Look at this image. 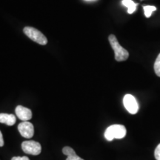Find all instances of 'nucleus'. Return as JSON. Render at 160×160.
Masks as SVG:
<instances>
[{"label": "nucleus", "mask_w": 160, "mask_h": 160, "mask_svg": "<svg viewBox=\"0 0 160 160\" xmlns=\"http://www.w3.org/2000/svg\"><path fill=\"white\" fill-rule=\"evenodd\" d=\"M154 156L157 160H160V144L157 145V147L156 148L155 152H154Z\"/></svg>", "instance_id": "nucleus-13"}, {"label": "nucleus", "mask_w": 160, "mask_h": 160, "mask_svg": "<svg viewBox=\"0 0 160 160\" xmlns=\"http://www.w3.org/2000/svg\"><path fill=\"white\" fill-rule=\"evenodd\" d=\"M62 152L64 154L68 157L66 160H84L81 157H79V156H77L76 152L74 151V150L71 148V147L66 146V147L63 148Z\"/></svg>", "instance_id": "nucleus-9"}, {"label": "nucleus", "mask_w": 160, "mask_h": 160, "mask_svg": "<svg viewBox=\"0 0 160 160\" xmlns=\"http://www.w3.org/2000/svg\"><path fill=\"white\" fill-rule=\"evenodd\" d=\"M22 148L25 153L31 155H39L42 151V146L36 141H25L22 143Z\"/></svg>", "instance_id": "nucleus-4"}, {"label": "nucleus", "mask_w": 160, "mask_h": 160, "mask_svg": "<svg viewBox=\"0 0 160 160\" xmlns=\"http://www.w3.org/2000/svg\"><path fill=\"white\" fill-rule=\"evenodd\" d=\"M11 160H30L27 157H14L11 159Z\"/></svg>", "instance_id": "nucleus-14"}, {"label": "nucleus", "mask_w": 160, "mask_h": 160, "mask_svg": "<svg viewBox=\"0 0 160 160\" xmlns=\"http://www.w3.org/2000/svg\"><path fill=\"white\" fill-rule=\"evenodd\" d=\"M122 5L128 8V13L131 14L137 10V4L133 2L132 0H123Z\"/></svg>", "instance_id": "nucleus-10"}, {"label": "nucleus", "mask_w": 160, "mask_h": 160, "mask_svg": "<svg viewBox=\"0 0 160 160\" xmlns=\"http://www.w3.org/2000/svg\"><path fill=\"white\" fill-rule=\"evenodd\" d=\"M108 40L111 48L114 51L115 59L117 62H122L127 60L128 58L129 57L128 51L120 45L117 37L113 34H111L109 36Z\"/></svg>", "instance_id": "nucleus-1"}, {"label": "nucleus", "mask_w": 160, "mask_h": 160, "mask_svg": "<svg viewBox=\"0 0 160 160\" xmlns=\"http://www.w3.org/2000/svg\"><path fill=\"white\" fill-rule=\"evenodd\" d=\"M18 130H19L20 134L23 137L30 139L34 134V128L33 124L28 122H23L18 125Z\"/></svg>", "instance_id": "nucleus-6"}, {"label": "nucleus", "mask_w": 160, "mask_h": 160, "mask_svg": "<svg viewBox=\"0 0 160 160\" xmlns=\"http://www.w3.org/2000/svg\"><path fill=\"white\" fill-rule=\"evenodd\" d=\"M24 33L33 42L41 45H45L48 43V39L45 36L35 28L25 27L23 30Z\"/></svg>", "instance_id": "nucleus-3"}, {"label": "nucleus", "mask_w": 160, "mask_h": 160, "mask_svg": "<svg viewBox=\"0 0 160 160\" xmlns=\"http://www.w3.org/2000/svg\"><path fill=\"white\" fill-rule=\"evenodd\" d=\"M125 108L131 114H136L139 111V105L136 98L131 94H126L123 98Z\"/></svg>", "instance_id": "nucleus-5"}, {"label": "nucleus", "mask_w": 160, "mask_h": 160, "mask_svg": "<svg viewBox=\"0 0 160 160\" xmlns=\"http://www.w3.org/2000/svg\"><path fill=\"white\" fill-rule=\"evenodd\" d=\"M17 122L16 117L13 114L8 113H0V123L6 124L7 125L12 126Z\"/></svg>", "instance_id": "nucleus-8"}, {"label": "nucleus", "mask_w": 160, "mask_h": 160, "mask_svg": "<svg viewBox=\"0 0 160 160\" xmlns=\"http://www.w3.org/2000/svg\"><path fill=\"white\" fill-rule=\"evenodd\" d=\"M154 71H155L157 76L160 77V53L158 55L157 59H156V61H155Z\"/></svg>", "instance_id": "nucleus-12"}, {"label": "nucleus", "mask_w": 160, "mask_h": 160, "mask_svg": "<svg viewBox=\"0 0 160 160\" xmlns=\"http://www.w3.org/2000/svg\"><path fill=\"white\" fill-rule=\"evenodd\" d=\"M15 111L17 117L23 122H28L32 118V112L31 110L22 105H18L16 108Z\"/></svg>", "instance_id": "nucleus-7"}, {"label": "nucleus", "mask_w": 160, "mask_h": 160, "mask_svg": "<svg viewBox=\"0 0 160 160\" xmlns=\"http://www.w3.org/2000/svg\"><path fill=\"white\" fill-rule=\"evenodd\" d=\"M143 9H144V11H145V17L150 18L152 14V13L157 10V8H156L155 6L147 5V6H144Z\"/></svg>", "instance_id": "nucleus-11"}, {"label": "nucleus", "mask_w": 160, "mask_h": 160, "mask_svg": "<svg viewBox=\"0 0 160 160\" xmlns=\"http://www.w3.org/2000/svg\"><path fill=\"white\" fill-rule=\"evenodd\" d=\"M4 145V139L2 137V133L0 131V147H2Z\"/></svg>", "instance_id": "nucleus-15"}, {"label": "nucleus", "mask_w": 160, "mask_h": 160, "mask_svg": "<svg viewBox=\"0 0 160 160\" xmlns=\"http://www.w3.org/2000/svg\"><path fill=\"white\" fill-rule=\"evenodd\" d=\"M125 127L122 125H113L106 129L105 132V137L108 141H112L114 139H122L125 137Z\"/></svg>", "instance_id": "nucleus-2"}, {"label": "nucleus", "mask_w": 160, "mask_h": 160, "mask_svg": "<svg viewBox=\"0 0 160 160\" xmlns=\"http://www.w3.org/2000/svg\"><path fill=\"white\" fill-rule=\"evenodd\" d=\"M88 1H91V0H88Z\"/></svg>", "instance_id": "nucleus-16"}]
</instances>
